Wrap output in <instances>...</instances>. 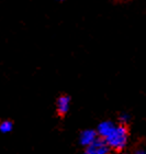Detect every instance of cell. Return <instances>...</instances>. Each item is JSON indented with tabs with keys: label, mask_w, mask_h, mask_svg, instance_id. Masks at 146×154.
<instances>
[{
	"label": "cell",
	"mask_w": 146,
	"mask_h": 154,
	"mask_svg": "<svg viewBox=\"0 0 146 154\" xmlns=\"http://www.w3.org/2000/svg\"><path fill=\"white\" fill-rule=\"evenodd\" d=\"M127 129L125 125H115V128L113 129V131L105 139L107 144L110 146V149L117 150V151H121L126 146L127 143Z\"/></svg>",
	"instance_id": "cell-1"
},
{
	"label": "cell",
	"mask_w": 146,
	"mask_h": 154,
	"mask_svg": "<svg viewBox=\"0 0 146 154\" xmlns=\"http://www.w3.org/2000/svg\"><path fill=\"white\" fill-rule=\"evenodd\" d=\"M110 146L107 144V142L103 138H98L92 144L87 146L85 154H109Z\"/></svg>",
	"instance_id": "cell-2"
},
{
	"label": "cell",
	"mask_w": 146,
	"mask_h": 154,
	"mask_svg": "<svg viewBox=\"0 0 146 154\" xmlns=\"http://www.w3.org/2000/svg\"><path fill=\"white\" fill-rule=\"evenodd\" d=\"M70 107V98L69 96L63 95V96L58 97L57 101H56V110L59 116L66 115L69 111Z\"/></svg>",
	"instance_id": "cell-3"
},
{
	"label": "cell",
	"mask_w": 146,
	"mask_h": 154,
	"mask_svg": "<svg viewBox=\"0 0 146 154\" xmlns=\"http://www.w3.org/2000/svg\"><path fill=\"white\" fill-rule=\"evenodd\" d=\"M98 133L97 131H93V130H85L80 133V143L85 146H89L90 144H92L93 142L98 139Z\"/></svg>",
	"instance_id": "cell-4"
},
{
	"label": "cell",
	"mask_w": 146,
	"mask_h": 154,
	"mask_svg": "<svg viewBox=\"0 0 146 154\" xmlns=\"http://www.w3.org/2000/svg\"><path fill=\"white\" fill-rule=\"evenodd\" d=\"M114 128H115V125L113 123V122L103 121L98 125L97 133H98V135L100 137V138L105 139L112 131H113V129H114Z\"/></svg>",
	"instance_id": "cell-5"
},
{
	"label": "cell",
	"mask_w": 146,
	"mask_h": 154,
	"mask_svg": "<svg viewBox=\"0 0 146 154\" xmlns=\"http://www.w3.org/2000/svg\"><path fill=\"white\" fill-rule=\"evenodd\" d=\"M12 130V122L9 121V120H6V121H2L0 123V131L3 132V133H7V132H10Z\"/></svg>",
	"instance_id": "cell-6"
},
{
	"label": "cell",
	"mask_w": 146,
	"mask_h": 154,
	"mask_svg": "<svg viewBox=\"0 0 146 154\" xmlns=\"http://www.w3.org/2000/svg\"><path fill=\"white\" fill-rule=\"evenodd\" d=\"M119 120H120L121 125H126L129 120H130V116L127 115V113H122V115H120Z\"/></svg>",
	"instance_id": "cell-7"
},
{
	"label": "cell",
	"mask_w": 146,
	"mask_h": 154,
	"mask_svg": "<svg viewBox=\"0 0 146 154\" xmlns=\"http://www.w3.org/2000/svg\"><path fill=\"white\" fill-rule=\"evenodd\" d=\"M135 154H146V151L145 150H137V151L135 152Z\"/></svg>",
	"instance_id": "cell-8"
},
{
	"label": "cell",
	"mask_w": 146,
	"mask_h": 154,
	"mask_svg": "<svg viewBox=\"0 0 146 154\" xmlns=\"http://www.w3.org/2000/svg\"><path fill=\"white\" fill-rule=\"evenodd\" d=\"M119 154H127V153H119Z\"/></svg>",
	"instance_id": "cell-9"
},
{
	"label": "cell",
	"mask_w": 146,
	"mask_h": 154,
	"mask_svg": "<svg viewBox=\"0 0 146 154\" xmlns=\"http://www.w3.org/2000/svg\"><path fill=\"white\" fill-rule=\"evenodd\" d=\"M57 1H64V0H57Z\"/></svg>",
	"instance_id": "cell-10"
}]
</instances>
